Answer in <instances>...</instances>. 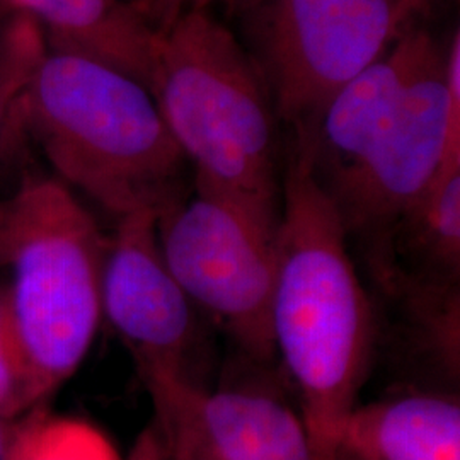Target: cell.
<instances>
[{"instance_id":"cell-1","label":"cell","mask_w":460,"mask_h":460,"mask_svg":"<svg viewBox=\"0 0 460 460\" xmlns=\"http://www.w3.org/2000/svg\"><path fill=\"white\" fill-rule=\"evenodd\" d=\"M271 340L300 399L313 460H334L374 343L370 300L336 205L292 138L275 239Z\"/></svg>"},{"instance_id":"cell-2","label":"cell","mask_w":460,"mask_h":460,"mask_svg":"<svg viewBox=\"0 0 460 460\" xmlns=\"http://www.w3.org/2000/svg\"><path fill=\"white\" fill-rule=\"evenodd\" d=\"M150 93L193 167L195 191L277 232L279 116L252 55L210 9H184L159 33Z\"/></svg>"},{"instance_id":"cell-3","label":"cell","mask_w":460,"mask_h":460,"mask_svg":"<svg viewBox=\"0 0 460 460\" xmlns=\"http://www.w3.org/2000/svg\"><path fill=\"white\" fill-rule=\"evenodd\" d=\"M28 137L57 180L121 218L186 198V159L144 84L47 49L26 101Z\"/></svg>"},{"instance_id":"cell-4","label":"cell","mask_w":460,"mask_h":460,"mask_svg":"<svg viewBox=\"0 0 460 460\" xmlns=\"http://www.w3.org/2000/svg\"><path fill=\"white\" fill-rule=\"evenodd\" d=\"M9 198L7 307L38 408L84 362L102 319L108 239L57 178L24 172Z\"/></svg>"},{"instance_id":"cell-5","label":"cell","mask_w":460,"mask_h":460,"mask_svg":"<svg viewBox=\"0 0 460 460\" xmlns=\"http://www.w3.org/2000/svg\"><path fill=\"white\" fill-rule=\"evenodd\" d=\"M460 159V34L438 43L355 163L324 188L348 241L365 246L376 279L391 237L447 161Z\"/></svg>"},{"instance_id":"cell-6","label":"cell","mask_w":460,"mask_h":460,"mask_svg":"<svg viewBox=\"0 0 460 460\" xmlns=\"http://www.w3.org/2000/svg\"><path fill=\"white\" fill-rule=\"evenodd\" d=\"M425 0H263L249 51L279 121L313 135L332 98L394 45Z\"/></svg>"},{"instance_id":"cell-7","label":"cell","mask_w":460,"mask_h":460,"mask_svg":"<svg viewBox=\"0 0 460 460\" xmlns=\"http://www.w3.org/2000/svg\"><path fill=\"white\" fill-rule=\"evenodd\" d=\"M157 239L197 313L249 357L271 360L277 232L222 198L195 191L159 215Z\"/></svg>"},{"instance_id":"cell-8","label":"cell","mask_w":460,"mask_h":460,"mask_svg":"<svg viewBox=\"0 0 460 460\" xmlns=\"http://www.w3.org/2000/svg\"><path fill=\"white\" fill-rule=\"evenodd\" d=\"M157 218L150 210L116 218L102 271V317L132 351L142 380H198L191 368L198 313L165 264Z\"/></svg>"},{"instance_id":"cell-9","label":"cell","mask_w":460,"mask_h":460,"mask_svg":"<svg viewBox=\"0 0 460 460\" xmlns=\"http://www.w3.org/2000/svg\"><path fill=\"white\" fill-rule=\"evenodd\" d=\"M167 460H313L300 412L263 391H210L188 377L144 382Z\"/></svg>"},{"instance_id":"cell-10","label":"cell","mask_w":460,"mask_h":460,"mask_svg":"<svg viewBox=\"0 0 460 460\" xmlns=\"http://www.w3.org/2000/svg\"><path fill=\"white\" fill-rule=\"evenodd\" d=\"M40 26L47 49L116 68L150 91L159 33L127 0H7Z\"/></svg>"},{"instance_id":"cell-11","label":"cell","mask_w":460,"mask_h":460,"mask_svg":"<svg viewBox=\"0 0 460 460\" xmlns=\"http://www.w3.org/2000/svg\"><path fill=\"white\" fill-rule=\"evenodd\" d=\"M338 454L353 460H460L459 401L410 394L357 406Z\"/></svg>"},{"instance_id":"cell-12","label":"cell","mask_w":460,"mask_h":460,"mask_svg":"<svg viewBox=\"0 0 460 460\" xmlns=\"http://www.w3.org/2000/svg\"><path fill=\"white\" fill-rule=\"evenodd\" d=\"M47 53L40 26L11 4L0 9V174L28 144L26 101Z\"/></svg>"},{"instance_id":"cell-13","label":"cell","mask_w":460,"mask_h":460,"mask_svg":"<svg viewBox=\"0 0 460 460\" xmlns=\"http://www.w3.org/2000/svg\"><path fill=\"white\" fill-rule=\"evenodd\" d=\"M5 460H121L99 428L40 408L14 428Z\"/></svg>"},{"instance_id":"cell-14","label":"cell","mask_w":460,"mask_h":460,"mask_svg":"<svg viewBox=\"0 0 460 460\" xmlns=\"http://www.w3.org/2000/svg\"><path fill=\"white\" fill-rule=\"evenodd\" d=\"M38 410L33 380L7 307L5 290L0 288V418L13 420Z\"/></svg>"},{"instance_id":"cell-15","label":"cell","mask_w":460,"mask_h":460,"mask_svg":"<svg viewBox=\"0 0 460 460\" xmlns=\"http://www.w3.org/2000/svg\"><path fill=\"white\" fill-rule=\"evenodd\" d=\"M146 17L148 24L157 31H165L182 11L186 9V0H127Z\"/></svg>"},{"instance_id":"cell-16","label":"cell","mask_w":460,"mask_h":460,"mask_svg":"<svg viewBox=\"0 0 460 460\" xmlns=\"http://www.w3.org/2000/svg\"><path fill=\"white\" fill-rule=\"evenodd\" d=\"M263 0H186V9H210L214 4L226 5L230 13H244L252 11Z\"/></svg>"},{"instance_id":"cell-17","label":"cell","mask_w":460,"mask_h":460,"mask_svg":"<svg viewBox=\"0 0 460 460\" xmlns=\"http://www.w3.org/2000/svg\"><path fill=\"white\" fill-rule=\"evenodd\" d=\"M9 237V198H0V268L5 266Z\"/></svg>"},{"instance_id":"cell-18","label":"cell","mask_w":460,"mask_h":460,"mask_svg":"<svg viewBox=\"0 0 460 460\" xmlns=\"http://www.w3.org/2000/svg\"><path fill=\"white\" fill-rule=\"evenodd\" d=\"M5 421L7 420L0 418V460L5 459V454L9 450V445H11V440H13V433H14V429L7 427Z\"/></svg>"},{"instance_id":"cell-19","label":"cell","mask_w":460,"mask_h":460,"mask_svg":"<svg viewBox=\"0 0 460 460\" xmlns=\"http://www.w3.org/2000/svg\"><path fill=\"white\" fill-rule=\"evenodd\" d=\"M334 460H353V459H349V457H346V456H341V454H338V457H336V459Z\"/></svg>"},{"instance_id":"cell-20","label":"cell","mask_w":460,"mask_h":460,"mask_svg":"<svg viewBox=\"0 0 460 460\" xmlns=\"http://www.w3.org/2000/svg\"><path fill=\"white\" fill-rule=\"evenodd\" d=\"M7 4H9V2H7V0H0V9H2V7H5V5H7Z\"/></svg>"},{"instance_id":"cell-21","label":"cell","mask_w":460,"mask_h":460,"mask_svg":"<svg viewBox=\"0 0 460 460\" xmlns=\"http://www.w3.org/2000/svg\"><path fill=\"white\" fill-rule=\"evenodd\" d=\"M4 460H5V459H4Z\"/></svg>"}]
</instances>
